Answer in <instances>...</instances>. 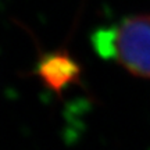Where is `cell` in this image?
Masks as SVG:
<instances>
[{
	"mask_svg": "<svg viewBox=\"0 0 150 150\" xmlns=\"http://www.w3.org/2000/svg\"><path fill=\"white\" fill-rule=\"evenodd\" d=\"M112 54L135 76L150 79V14L128 17L112 32Z\"/></svg>",
	"mask_w": 150,
	"mask_h": 150,
	"instance_id": "1",
	"label": "cell"
}]
</instances>
